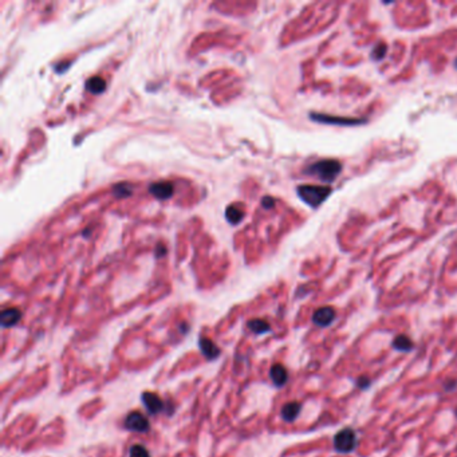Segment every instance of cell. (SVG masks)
<instances>
[{"mask_svg":"<svg viewBox=\"0 0 457 457\" xmlns=\"http://www.w3.org/2000/svg\"><path fill=\"white\" fill-rule=\"evenodd\" d=\"M270 377H271V381L273 382L275 386H285L287 384V379H288V373H287V370L283 365H280V363H276V365H273L271 370H270Z\"/></svg>","mask_w":457,"mask_h":457,"instance_id":"obj_11","label":"cell"},{"mask_svg":"<svg viewBox=\"0 0 457 457\" xmlns=\"http://www.w3.org/2000/svg\"><path fill=\"white\" fill-rule=\"evenodd\" d=\"M113 193H114V196L119 197V199L128 197V196L132 195V186L126 184V183H119V184L113 186Z\"/></svg>","mask_w":457,"mask_h":457,"instance_id":"obj_17","label":"cell"},{"mask_svg":"<svg viewBox=\"0 0 457 457\" xmlns=\"http://www.w3.org/2000/svg\"><path fill=\"white\" fill-rule=\"evenodd\" d=\"M357 433L351 428H345L339 430L334 436V448L339 453H350L357 448Z\"/></svg>","mask_w":457,"mask_h":457,"instance_id":"obj_3","label":"cell"},{"mask_svg":"<svg viewBox=\"0 0 457 457\" xmlns=\"http://www.w3.org/2000/svg\"><path fill=\"white\" fill-rule=\"evenodd\" d=\"M391 346H393V349L397 351H404V353H407V351L413 350V347H414V343L412 342V339L407 337V335L400 334L397 335L396 338L393 339L391 342Z\"/></svg>","mask_w":457,"mask_h":457,"instance_id":"obj_13","label":"cell"},{"mask_svg":"<svg viewBox=\"0 0 457 457\" xmlns=\"http://www.w3.org/2000/svg\"><path fill=\"white\" fill-rule=\"evenodd\" d=\"M129 457H151L149 455V452L146 449L145 446L139 445V444H135L130 448V452H129Z\"/></svg>","mask_w":457,"mask_h":457,"instance_id":"obj_18","label":"cell"},{"mask_svg":"<svg viewBox=\"0 0 457 457\" xmlns=\"http://www.w3.org/2000/svg\"><path fill=\"white\" fill-rule=\"evenodd\" d=\"M340 169H342V164L337 160H321L307 168L306 173L311 176H317L324 183H331L337 179Z\"/></svg>","mask_w":457,"mask_h":457,"instance_id":"obj_1","label":"cell"},{"mask_svg":"<svg viewBox=\"0 0 457 457\" xmlns=\"http://www.w3.org/2000/svg\"><path fill=\"white\" fill-rule=\"evenodd\" d=\"M199 347H200L201 353L204 354V357L206 359H209V361L216 359L220 355V349L218 347V345L215 342H212L209 338H206V337H200Z\"/></svg>","mask_w":457,"mask_h":457,"instance_id":"obj_9","label":"cell"},{"mask_svg":"<svg viewBox=\"0 0 457 457\" xmlns=\"http://www.w3.org/2000/svg\"><path fill=\"white\" fill-rule=\"evenodd\" d=\"M225 218L231 224H239L244 218V212L239 205H229L225 209Z\"/></svg>","mask_w":457,"mask_h":457,"instance_id":"obj_15","label":"cell"},{"mask_svg":"<svg viewBox=\"0 0 457 457\" xmlns=\"http://www.w3.org/2000/svg\"><path fill=\"white\" fill-rule=\"evenodd\" d=\"M20 318H22V314L17 308H7L0 315V323L4 329H8V327L15 326L20 321Z\"/></svg>","mask_w":457,"mask_h":457,"instance_id":"obj_12","label":"cell"},{"mask_svg":"<svg viewBox=\"0 0 457 457\" xmlns=\"http://www.w3.org/2000/svg\"><path fill=\"white\" fill-rule=\"evenodd\" d=\"M296 192L307 205L317 208L329 197L331 188L326 185H301L298 186Z\"/></svg>","mask_w":457,"mask_h":457,"instance_id":"obj_2","label":"cell"},{"mask_svg":"<svg viewBox=\"0 0 457 457\" xmlns=\"http://www.w3.org/2000/svg\"><path fill=\"white\" fill-rule=\"evenodd\" d=\"M310 118L312 121H317L321 123H329V125H339V126H354L366 122V119H358V118H345V117H334L329 114H321V113H311Z\"/></svg>","mask_w":457,"mask_h":457,"instance_id":"obj_4","label":"cell"},{"mask_svg":"<svg viewBox=\"0 0 457 457\" xmlns=\"http://www.w3.org/2000/svg\"><path fill=\"white\" fill-rule=\"evenodd\" d=\"M386 50H388V46L384 45V43H378V45L374 47L373 52H372L373 59H375V61L382 59L385 56V54H386Z\"/></svg>","mask_w":457,"mask_h":457,"instance_id":"obj_19","label":"cell"},{"mask_svg":"<svg viewBox=\"0 0 457 457\" xmlns=\"http://www.w3.org/2000/svg\"><path fill=\"white\" fill-rule=\"evenodd\" d=\"M301 410H302L301 402L291 401V402H288V404L283 405L282 410H280V416H282V418L285 420L286 423H292V421H295L296 418H298Z\"/></svg>","mask_w":457,"mask_h":457,"instance_id":"obj_10","label":"cell"},{"mask_svg":"<svg viewBox=\"0 0 457 457\" xmlns=\"http://www.w3.org/2000/svg\"><path fill=\"white\" fill-rule=\"evenodd\" d=\"M455 414H456V416H457V409H456V410H455Z\"/></svg>","mask_w":457,"mask_h":457,"instance_id":"obj_25","label":"cell"},{"mask_svg":"<svg viewBox=\"0 0 457 457\" xmlns=\"http://www.w3.org/2000/svg\"><path fill=\"white\" fill-rule=\"evenodd\" d=\"M275 204V200H273L272 197H263L262 200V205L266 208V209H271Z\"/></svg>","mask_w":457,"mask_h":457,"instance_id":"obj_21","label":"cell"},{"mask_svg":"<svg viewBox=\"0 0 457 457\" xmlns=\"http://www.w3.org/2000/svg\"><path fill=\"white\" fill-rule=\"evenodd\" d=\"M59 65H61V66H55V71L56 73H63V70H66V68H68V66H70V62H66V63H63V62H62V63H59Z\"/></svg>","mask_w":457,"mask_h":457,"instance_id":"obj_23","label":"cell"},{"mask_svg":"<svg viewBox=\"0 0 457 457\" xmlns=\"http://www.w3.org/2000/svg\"><path fill=\"white\" fill-rule=\"evenodd\" d=\"M165 254H167V250H165V247H164V245H158V247H157L156 256L157 257H161V256H164Z\"/></svg>","mask_w":457,"mask_h":457,"instance_id":"obj_24","label":"cell"},{"mask_svg":"<svg viewBox=\"0 0 457 457\" xmlns=\"http://www.w3.org/2000/svg\"><path fill=\"white\" fill-rule=\"evenodd\" d=\"M455 65H456V67H457V59H456V62H455Z\"/></svg>","mask_w":457,"mask_h":457,"instance_id":"obj_26","label":"cell"},{"mask_svg":"<svg viewBox=\"0 0 457 457\" xmlns=\"http://www.w3.org/2000/svg\"><path fill=\"white\" fill-rule=\"evenodd\" d=\"M247 327L251 330L254 334H264V333H268L271 330L270 324L266 321H263V319H251V321H248L247 322Z\"/></svg>","mask_w":457,"mask_h":457,"instance_id":"obj_16","label":"cell"},{"mask_svg":"<svg viewBox=\"0 0 457 457\" xmlns=\"http://www.w3.org/2000/svg\"><path fill=\"white\" fill-rule=\"evenodd\" d=\"M86 89L89 90L91 94H101L106 89V82L101 77H91L86 82Z\"/></svg>","mask_w":457,"mask_h":457,"instance_id":"obj_14","label":"cell"},{"mask_svg":"<svg viewBox=\"0 0 457 457\" xmlns=\"http://www.w3.org/2000/svg\"><path fill=\"white\" fill-rule=\"evenodd\" d=\"M456 386H457L456 379H451V381L445 382V385H444V389H445L446 391H452L455 388H456Z\"/></svg>","mask_w":457,"mask_h":457,"instance_id":"obj_22","label":"cell"},{"mask_svg":"<svg viewBox=\"0 0 457 457\" xmlns=\"http://www.w3.org/2000/svg\"><path fill=\"white\" fill-rule=\"evenodd\" d=\"M142 404L146 407V410L152 416H156L158 413L164 410V402L160 397L157 396L156 393H152V391H145L142 393L141 396Z\"/></svg>","mask_w":457,"mask_h":457,"instance_id":"obj_7","label":"cell"},{"mask_svg":"<svg viewBox=\"0 0 457 457\" xmlns=\"http://www.w3.org/2000/svg\"><path fill=\"white\" fill-rule=\"evenodd\" d=\"M370 384H372V382H370V378L366 377V375H362V377L357 378V386L359 389H362V390L368 389L369 386H370Z\"/></svg>","mask_w":457,"mask_h":457,"instance_id":"obj_20","label":"cell"},{"mask_svg":"<svg viewBox=\"0 0 457 457\" xmlns=\"http://www.w3.org/2000/svg\"><path fill=\"white\" fill-rule=\"evenodd\" d=\"M335 310L333 307L324 306L315 310L312 314V322L319 327H327L334 322Z\"/></svg>","mask_w":457,"mask_h":457,"instance_id":"obj_6","label":"cell"},{"mask_svg":"<svg viewBox=\"0 0 457 457\" xmlns=\"http://www.w3.org/2000/svg\"><path fill=\"white\" fill-rule=\"evenodd\" d=\"M149 192L158 200H167L169 197H172L174 192V186L172 183L162 181V183H154L149 186Z\"/></svg>","mask_w":457,"mask_h":457,"instance_id":"obj_8","label":"cell"},{"mask_svg":"<svg viewBox=\"0 0 457 457\" xmlns=\"http://www.w3.org/2000/svg\"><path fill=\"white\" fill-rule=\"evenodd\" d=\"M125 428L132 432H137V433H146L148 430L151 429V424L148 421V418L139 412H132L129 413L126 418H125Z\"/></svg>","mask_w":457,"mask_h":457,"instance_id":"obj_5","label":"cell"}]
</instances>
